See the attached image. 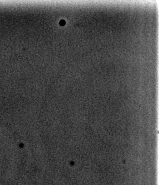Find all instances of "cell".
Segmentation results:
<instances>
[{"label": "cell", "mask_w": 159, "mask_h": 185, "mask_svg": "<svg viewBox=\"0 0 159 185\" xmlns=\"http://www.w3.org/2000/svg\"><path fill=\"white\" fill-rule=\"evenodd\" d=\"M65 21L64 20H61L60 22V24L61 25H64L65 24Z\"/></svg>", "instance_id": "obj_1"}]
</instances>
